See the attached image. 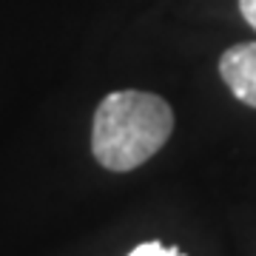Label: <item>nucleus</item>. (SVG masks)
Returning <instances> with one entry per match:
<instances>
[{"label":"nucleus","mask_w":256,"mask_h":256,"mask_svg":"<svg viewBox=\"0 0 256 256\" xmlns=\"http://www.w3.org/2000/svg\"><path fill=\"white\" fill-rule=\"evenodd\" d=\"M128 256H185V254L180 250V248H165L162 242L151 239V242H142V245H137Z\"/></svg>","instance_id":"7ed1b4c3"},{"label":"nucleus","mask_w":256,"mask_h":256,"mask_svg":"<svg viewBox=\"0 0 256 256\" xmlns=\"http://www.w3.org/2000/svg\"><path fill=\"white\" fill-rule=\"evenodd\" d=\"M220 77L239 102L256 108V43H236L220 57Z\"/></svg>","instance_id":"f03ea898"},{"label":"nucleus","mask_w":256,"mask_h":256,"mask_svg":"<svg viewBox=\"0 0 256 256\" xmlns=\"http://www.w3.org/2000/svg\"><path fill=\"white\" fill-rule=\"evenodd\" d=\"M174 134V111L151 92H111L94 111L92 154L117 174L148 162Z\"/></svg>","instance_id":"f257e3e1"},{"label":"nucleus","mask_w":256,"mask_h":256,"mask_svg":"<svg viewBox=\"0 0 256 256\" xmlns=\"http://www.w3.org/2000/svg\"><path fill=\"white\" fill-rule=\"evenodd\" d=\"M239 12H242L248 26L256 32V0H239Z\"/></svg>","instance_id":"20e7f679"}]
</instances>
